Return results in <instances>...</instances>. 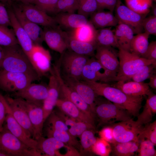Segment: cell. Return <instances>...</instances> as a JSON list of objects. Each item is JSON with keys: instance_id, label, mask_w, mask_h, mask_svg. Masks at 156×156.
<instances>
[{"instance_id": "e0dca14e", "label": "cell", "mask_w": 156, "mask_h": 156, "mask_svg": "<svg viewBox=\"0 0 156 156\" xmlns=\"http://www.w3.org/2000/svg\"><path fill=\"white\" fill-rule=\"evenodd\" d=\"M95 57L104 67L117 74L119 62L118 52L114 48L109 46H97Z\"/></svg>"}, {"instance_id": "6da1fadb", "label": "cell", "mask_w": 156, "mask_h": 156, "mask_svg": "<svg viewBox=\"0 0 156 156\" xmlns=\"http://www.w3.org/2000/svg\"><path fill=\"white\" fill-rule=\"evenodd\" d=\"M81 81L90 86L96 95L103 96L110 102L121 106L132 116L137 117L139 114L143 96L128 95L107 83Z\"/></svg>"}, {"instance_id": "6f0895ef", "label": "cell", "mask_w": 156, "mask_h": 156, "mask_svg": "<svg viewBox=\"0 0 156 156\" xmlns=\"http://www.w3.org/2000/svg\"><path fill=\"white\" fill-rule=\"evenodd\" d=\"M149 81L148 83L149 86L153 88L156 89V73L153 75L149 78Z\"/></svg>"}, {"instance_id": "7c38bea8", "label": "cell", "mask_w": 156, "mask_h": 156, "mask_svg": "<svg viewBox=\"0 0 156 156\" xmlns=\"http://www.w3.org/2000/svg\"><path fill=\"white\" fill-rule=\"evenodd\" d=\"M27 112L32 126L33 138L36 140L43 136V129L44 121L42 106L16 98Z\"/></svg>"}, {"instance_id": "7402d4cb", "label": "cell", "mask_w": 156, "mask_h": 156, "mask_svg": "<svg viewBox=\"0 0 156 156\" xmlns=\"http://www.w3.org/2000/svg\"><path fill=\"white\" fill-rule=\"evenodd\" d=\"M5 121L6 127L14 135L29 147L36 150L37 141L29 136L14 119L10 112L8 104Z\"/></svg>"}, {"instance_id": "4fadbf2b", "label": "cell", "mask_w": 156, "mask_h": 156, "mask_svg": "<svg viewBox=\"0 0 156 156\" xmlns=\"http://www.w3.org/2000/svg\"><path fill=\"white\" fill-rule=\"evenodd\" d=\"M13 1L24 16L33 23L44 27L57 24L54 17L51 16L34 5L20 1Z\"/></svg>"}, {"instance_id": "c3c4849f", "label": "cell", "mask_w": 156, "mask_h": 156, "mask_svg": "<svg viewBox=\"0 0 156 156\" xmlns=\"http://www.w3.org/2000/svg\"><path fill=\"white\" fill-rule=\"evenodd\" d=\"M122 32L125 41V50L130 52V44L134 36L133 31L127 25L118 21L116 26Z\"/></svg>"}, {"instance_id": "484cf974", "label": "cell", "mask_w": 156, "mask_h": 156, "mask_svg": "<svg viewBox=\"0 0 156 156\" xmlns=\"http://www.w3.org/2000/svg\"><path fill=\"white\" fill-rule=\"evenodd\" d=\"M114 86L125 94L132 96L148 95L151 92L148 83L143 82L120 81H117Z\"/></svg>"}, {"instance_id": "d6986e66", "label": "cell", "mask_w": 156, "mask_h": 156, "mask_svg": "<svg viewBox=\"0 0 156 156\" xmlns=\"http://www.w3.org/2000/svg\"><path fill=\"white\" fill-rule=\"evenodd\" d=\"M5 97L14 118L23 128L27 134L33 138L34 131L32 126L25 110L16 98L14 99L9 96Z\"/></svg>"}, {"instance_id": "277c9868", "label": "cell", "mask_w": 156, "mask_h": 156, "mask_svg": "<svg viewBox=\"0 0 156 156\" xmlns=\"http://www.w3.org/2000/svg\"><path fill=\"white\" fill-rule=\"evenodd\" d=\"M0 152L8 156H41L36 150L29 147L3 127L0 132Z\"/></svg>"}, {"instance_id": "52a82bcc", "label": "cell", "mask_w": 156, "mask_h": 156, "mask_svg": "<svg viewBox=\"0 0 156 156\" xmlns=\"http://www.w3.org/2000/svg\"><path fill=\"white\" fill-rule=\"evenodd\" d=\"M53 70L58 81L60 98L70 101L83 112L94 118L95 114L89 105L76 91L64 81L62 76L59 65L58 64L54 66Z\"/></svg>"}, {"instance_id": "e7e4bbea", "label": "cell", "mask_w": 156, "mask_h": 156, "mask_svg": "<svg viewBox=\"0 0 156 156\" xmlns=\"http://www.w3.org/2000/svg\"><path fill=\"white\" fill-rule=\"evenodd\" d=\"M13 0L18 1H21L22 0Z\"/></svg>"}, {"instance_id": "7bdbcfd3", "label": "cell", "mask_w": 156, "mask_h": 156, "mask_svg": "<svg viewBox=\"0 0 156 156\" xmlns=\"http://www.w3.org/2000/svg\"><path fill=\"white\" fill-rule=\"evenodd\" d=\"M156 66L152 64L143 66L133 75L131 79L133 81L143 82L156 73Z\"/></svg>"}, {"instance_id": "8d00e7d4", "label": "cell", "mask_w": 156, "mask_h": 156, "mask_svg": "<svg viewBox=\"0 0 156 156\" xmlns=\"http://www.w3.org/2000/svg\"><path fill=\"white\" fill-rule=\"evenodd\" d=\"M127 6L134 12L147 15L150 12L153 0H125Z\"/></svg>"}, {"instance_id": "91938a15", "label": "cell", "mask_w": 156, "mask_h": 156, "mask_svg": "<svg viewBox=\"0 0 156 156\" xmlns=\"http://www.w3.org/2000/svg\"><path fill=\"white\" fill-rule=\"evenodd\" d=\"M151 12L153 15L156 16V7L155 5H153L151 7Z\"/></svg>"}, {"instance_id": "9a60e30c", "label": "cell", "mask_w": 156, "mask_h": 156, "mask_svg": "<svg viewBox=\"0 0 156 156\" xmlns=\"http://www.w3.org/2000/svg\"><path fill=\"white\" fill-rule=\"evenodd\" d=\"M40 77L51 71V56L41 45L34 44L28 57Z\"/></svg>"}, {"instance_id": "2e32d148", "label": "cell", "mask_w": 156, "mask_h": 156, "mask_svg": "<svg viewBox=\"0 0 156 156\" xmlns=\"http://www.w3.org/2000/svg\"><path fill=\"white\" fill-rule=\"evenodd\" d=\"M47 86L42 84L30 83L25 88L15 92L14 95L26 101L42 106L44 100L47 96Z\"/></svg>"}, {"instance_id": "03108f58", "label": "cell", "mask_w": 156, "mask_h": 156, "mask_svg": "<svg viewBox=\"0 0 156 156\" xmlns=\"http://www.w3.org/2000/svg\"><path fill=\"white\" fill-rule=\"evenodd\" d=\"M153 1L155 2H156V0H153Z\"/></svg>"}, {"instance_id": "ac0fdd59", "label": "cell", "mask_w": 156, "mask_h": 156, "mask_svg": "<svg viewBox=\"0 0 156 156\" xmlns=\"http://www.w3.org/2000/svg\"><path fill=\"white\" fill-rule=\"evenodd\" d=\"M62 77L65 83L76 91L89 105L94 114L96 95L92 88L81 80L65 76Z\"/></svg>"}, {"instance_id": "f35d334b", "label": "cell", "mask_w": 156, "mask_h": 156, "mask_svg": "<svg viewBox=\"0 0 156 156\" xmlns=\"http://www.w3.org/2000/svg\"><path fill=\"white\" fill-rule=\"evenodd\" d=\"M18 44V40L13 30L0 25V46L7 47Z\"/></svg>"}, {"instance_id": "f6af8a7d", "label": "cell", "mask_w": 156, "mask_h": 156, "mask_svg": "<svg viewBox=\"0 0 156 156\" xmlns=\"http://www.w3.org/2000/svg\"><path fill=\"white\" fill-rule=\"evenodd\" d=\"M58 1V0H36L33 4L48 14L56 15Z\"/></svg>"}, {"instance_id": "f1b7e54d", "label": "cell", "mask_w": 156, "mask_h": 156, "mask_svg": "<svg viewBox=\"0 0 156 156\" xmlns=\"http://www.w3.org/2000/svg\"><path fill=\"white\" fill-rule=\"evenodd\" d=\"M147 96L142 112L137 116L136 121L137 123L140 126L150 123L156 113V95L151 91Z\"/></svg>"}, {"instance_id": "30bf717a", "label": "cell", "mask_w": 156, "mask_h": 156, "mask_svg": "<svg viewBox=\"0 0 156 156\" xmlns=\"http://www.w3.org/2000/svg\"><path fill=\"white\" fill-rule=\"evenodd\" d=\"M115 9V16L119 21L129 26L134 34L143 32L142 22L147 15L134 12L123 5L120 0L118 1Z\"/></svg>"}, {"instance_id": "bcb514c9", "label": "cell", "mask_w": 156, "mask_h": 156, "mask_svg": "<svg viewBox=\"0 0 156 156\" xmlns=\"http://www.w3.org/2000/svg\"><path fill=\"white\" fill-rule=\"evenodd\" d=\"M155 146L149 140L143 139L139 141L138 151L139 156H155L156 151Z\"/></svg>"}, {"instance_id": "83f0119b", "label": "cell", "mask_w": 156, "mask_h": 156, "mask_svg": "<svg viewBox=\"0 0 156 156\" xmlns=\"http://www.w3.org/2000/svg\"><path fill=\"white\" fill-rule=\"evenodd\" d=\"M96 30L89 21L86 24L67 32L71 38L82 42L96 43Z\"/></svg>"}, {"instance_id": "ba28073f", "label": "cell", "mask_w": 156, "mask_h": 156, "mask_svg": "<svg viewBox=\"0 0 156 156\" xmlns=\"http://www.w3.org/2000/svg\"><path fill=\"white\" fill-rule=\"evenodd\" d=\"M43 30V40L51 49L62 54L68 48L69 35L59 25L44 27Z\"/></svg>"}, {"instance_id": "11a10c76", "label": "cell", "mask_w": 156, "mask_h": 156, "mask_svg": "<svg viewBox=\"0 0 156 156\" xmlns=\"http://www.w3.org/2000/svg\"><path fill=\"white\" fill-rule=\"evenodd\" d=\"M8 107V103L5 97L0 94V132L3 127Z\"/></svg>"}, {"instance_id": "681fc988", "label": "cell", "mask_w": 156, "mask_h": 156, "mask_svg": "<svg viewBox=\"0 0 156 156\" xmlns=\"http://www.w3.org/2000/svg\"><path fill=\"white\" fill-rule=\"evenodd\" d=\"M145 32L149 35H156V16L152 15L145 17L142 24Z\"/></svg>"}, {"instance_id": "e575fe53", "label": "cell", "mask_w": 156, "mask_h": 156, "mask_svg": "<svg viewBox=\"0 0 156 156\" xmlns=\"http://www.w3.org/2000/svg\"><path fill=\"white\" fill-rule=\"evenodd\" d=\"M45 130L47 137H53L68 145L81 148L80 144L76 138L71 135L68 131L56 130L47 127Z\"/></svg>"}, {"instance_id": "74e56055", "label": "cell", "mask_w": 156, "mask_h": 156, "mask_svg": "<svg viewBox=\"0 0 156 156\" xmlns=\"http://www.w3.org/2000/svg\"><path fill=\"white\" fill-rule=\"evenodd\" d=\"M77 13L87 18L97 10L96 0H77Z\"/></svg>"}, {"instance_id": "db71d44e", "label": "cell", "mask_w": 156, "mask_h": 156, "mask_svg": "<svg viewBox=\"0 0 156 156\" xmlns=\"http://www.w3.org/2000/svg\"><path fill=\"white\" fill-rule=\"evenodd\" d=\"M97 5V10L107 9L113 12L118 0H96Z\"/></svg>"}, {"instance_id": "4316f807", "label": "cell", "mask_w": 156, "mask_h": 156, "mask_svg": "<svg viewBox=\"0 0 156 156\" xmlns=\"http://www.w3.org/2000/svg\"><path fill=\"white\" fill-rule=\"evenodd\" d=\"M111 11L97 10L90 15V22L96 29L116 27L118 21Z\"/></svg>"}, {"instance_id": "680465c9", "label": "cell", "mask_w": 156, "mask_h": 156, "mask_svg": "<svg viewBox=\"0 0 156 156\" xmlns=\"http://www.w3.org/2000/svg\"><path fill=\"white\" fill-rule=\"evenodd\" d=\"M3 48L2 47L0 46V68L1 63L3 60Z\"/></svg>"}, {"instance_id": "ffe728a7", "label": "cell", "mask_w": 156, "mask_h": 156, "mask_svg": "<svg viewBox=\"0 0 156 156\" xmlns=\"http://www.w3.org/2000/svg\"><path fill=\"white\" fill-rule=\"evenodd\" d=\"M6 7L8 8L7 9L11 26L13 28V30L18 43L28 57L34 44L19 22L11 8L9 5Z\"/></svg>"}, {"instance_id": "7a4b0ae2", "label": "cell", "mask_w": 156, "mask_h": 156, "mask_svg": "<svg viewBox=\"0 0 156 156\" xmlns=\"http://www.w3.org/2000/svg\"><path fill=\"white\" fill-rule=\"evenodd\" d=\"M2 47L3 55L0 69L24 74L34 81L40 79L41 77L18 44Z\"/></svg>"}, {"instance_id": "b9f144b4", "label": "cell", "mask_w": 156, "mask_h": 156, "mask_svg": "<svg viewBox=\"0 0 156 156\" xmlns=\"http://www.w3.org/2000/svg\"><path fill=\"white\" fill-rule=\"evenodd\" d=\"M92 152L101 156H109L112 151L110 144L101 138H97L96 141L93 145Z\"/></svg>"}, {"instance_id": "cb8c5ba5", "label": "cell", "mask_w": 156, "mask_h": 156, "mask_svg": "<svg viewBox=\"0 0 156 156\" xmlns=\"http://www.w3.org/2000/svg\"><path fill=\"white\" fill-rule=\"evenodd\" d=\"M57 24L63 30L69 31L87 23V18L75 13L60 12L54 17Z\"/></svg>"}, {"instance_id": "ee69618b", "label": "cell", "mask_w": 156, "mask_h": 156, "mask_svg": "<svg viewBox=\"0 0 156 156\" xmlns=\"http://www.w3.org/2000/svg\"><path fill=\"white\" fill-rule=\"evenodd\" d=\"M47 118L46 127L56 130L68 131V126L54 112L52 111Z\"/></svg>"}, {"instance_id": "d6a6232c", "label": "cell", "mask_w": 156, "mask_h": 156, "mask_svg": "<svg viewBox=\"0 0 156 156\" xmlns=\"http://www.w3.org/2000/svg\"><path fill=\"white\" fill-rule=\"evenodd\" d=\"M97 45L96 43L85 42L69 37L68 48L76 53L88 56L94 54Z\"/></svg>"}, {"instance_id": "5b68a950", "label": "cell", "mask_w": 156, "mask_h": 156, "mask_svg": "<svg viewBox=\"0 0 156 156\" xmlns=\"http://www.w3.org/2000/svg\"><path fill=\"white\" fill-rule=\"evenodd\" d=\"M94 114L102 125H112L116 121L132 119V115L127 110L107 100L97 105L95 104Z\"/></svg>"}, {"instance_id": "f5cc1de1", "label": "cell", "mask_w": 156, "mask_h": 156, "mask_svg": "<svg viewBox=\"0 0 156 156\" xmlns=\"http://www.w3.org/2000/svg\"><path fill=\"white\" fill-rule=\"evenodd\" d=\"M142 57L151 61L153 62L154 64L156 66V41H152L149 43L146 51Z\"/></svg>"}, {"instance_id": "8fae6325", "label": "cell", "mask_w": 156, "mask_h": 156, "mask_svg": "<svg viewBox=\"0 0 156 156\" xmlns=\"http://www.w3.org/2000/svg\"><path fill=\"white\" fill-rule=\"evenodd\" d=\"M112 125L114 137L117 142L134 141L139 142L138 136L143 127L138 125L132 118Z\"/></svg>"}, {"instance_id": "9f6ffc18", "label": "cell", "mask_w": 156, "mask_h": 156, "mask_svg": "<svg viewBox=\"0 0 156 156\" xmlns=\"http://www.w3.org/2000/svg\"><path fill=\"white\" fill-rule=\"evenodd\" d=\"M0 25L7 27L11 26L7 9L5 5L0 1Z\"/></svg>"}, {"instance_id": "44dd1931", "label": "cell", "mask_w": 156, "mask_h": 156, "mask_svg": "<svg viewBox=\"0 0 156 156\" xmlns=\"http://www.w3.org/2000/svg\"><path fill=\"white\" fill-rule=\"evenodd\" d=\"M49 78L47 86L48 93L47 97L44 100L42 109L44 121L47 119L56 106L59 96V85L57 78L53 70Z\"/></svg>"}, {"instance_id": "603a6c76", "label": "cell", "mask_w": 156, "mask_h": 156, "mask_svg": "<svg viewBox=\"0 0 156 156\" xmlns=\"http://www.w3.org/2000/svg\"><path fill=\"white\" fill-rule=\"evenodd\" d=\"M56 106L62 113L70 118L77 121L88 123L95 126L94 118L83 112L70 101L59 98Z\"/></svg>"}, {"instance_id": "d4e9b609", "label": "cell", "mask_w": 156, "mask_h": 156, "mask_svg": "<svg viewBox=\"0 0 156 156\" xmlns=\"http://www.w3.org/2000/svg\"><path fill=\"white\" fill-rule=\"evenodd\" d=\"M36 141V150L41 153L42 156V154L45 156L60 155V154L58 152L59 149L63 147L69 149L73 147L53 137L45 138L42 136Z\"/></svg>"}, {"instance_id": "94428289", "label": "cell", "mask_w": 156, "mask_h": 156, "mask_svg": "<svg viewBox=\"0 0 156 156\" xmlns=\"http://www.w3.org/2000/svg\"><path fill=\"white\" fill-rule=\"evenodd\" d=\"M36 0H22L21 1H20L22 2L33 4L35 1Z\"/></svg>"}, {"instance_id": "60d3db41", "label": "cell", "mask_w": 156, "mask_h": 156, "mask_svg": "<svg viewBox=\"0 0 156 156\" xmlns=\"http://www.w3.org/2000/svg\"><path fill=\"white\" fill-rule=\"evenodd\" d=\"M138 138L139 142L141 140L147 139L156 146V121L145 125L139 134Z\"/></svg>"}, {"instance_id": "3957f363", "label": "cell", "mask_w": 156, "mask_h": 156, "mask_svg": "<svg viewBox=\"0 0 156 156\" xmlns=\"http://www.w3.org/2000/svg\"><path fill=\"white\" fill-rule=\"evenodd\" d=\"M118 49L119 67L115 81L125 82L131 79L133 75L143 66L152 64L154 65L150 60L120 47Z\"/></svg>"}, {"instance_id": "f546056e", "label": "cell", "mask_w": 156, "mask_h": 156, "mask_svg": "<svg viewBox=\"0 0 156 156\" xmlns=\"http://www.w3.org/2000/svg\"><path fill=\"white\" fill-rule=\"evenodd\" d=\"M63 120L66 125L69 126L68 131L75 137H80L82 133L85 130L89 129L95 130V126L88 123L77 121L62 112L56 113Z\"/></svg>"}, {"instance_id": "5bb4252c", "label": "cell", "mask_w": 156, "mask_h": 156, "mask_svg": "<svg viewBox=\"0 0 156 156\" xmlns=\"http://www.w3.org/2000/svg\"><path fill=\"white\" fill-rule=\"evenodd\" d=\"M8 5L12 9L19 22L31 39L34 44L41 45L44 41L43 29L40 25L28 19L13 1L10 0Z\"/></svg>"}, {"instance_id": "7dc6e473", "label": "cell", "mask_w": 156, "mask_h": 156, "mask_svg": "<svg viewBox=\"0 0 156 156\" xmlns=\"http://www.w3.org/2000/svg\"><path fill=\"white\" fill-rule=\"evenodd\" d=\"M77 8V0H58L57 14L60 12L75 13Z\"/></svg>"}, {"instance_id": "ab89813d", "label": "cell", "mask_w": 156, "mask_h": 156, "mask_svg": "<svg viewBox=\"0 0 156 156\" xmlns=\"http://www.w3.org/2000/svg\"><path fill=\"white\" fill-rule=\"evenodd\" d=\"M95 130L93 129L86 130L80 137L81 147L86 151L92 152V148L97 139L95 135Z\"/></svg>"}, {"instance_id": "6125c7cd", "label": "cell", "mask_w": 156, "mask_h": 156, "mask_svg": "<svg viewBox=\"0 0 156 156\" xmlns=\"http://www.w3.org/2000/svg\"><path fill=\"white\" fill-rule=\"evenodd\" d=\"M10 0H0V1L6 6Z\"/></svg>"}, {"instance_id": "f907efd6", "label": "cell", "mask_w": 156, "mask_h": 156, "mask_svg": "<svg viewBox=\"0 0 156 156\" xmlns=\"http://www.w3.org/2000/svg\"><path fill=\"white\" fill-rule=\"evenodd\" d=\"M81 79L84 81L98 82V79L94 70L88 62L83 69Z\"/></svg>"}, {"instance_id": "4dcf8cb0", "label": "cell", "mask_w": 156, "mask_h": 156, "mask_svg": "<svg viewBox=\"0 0 156 156\" xmlns=\"http://www.w3.org/2000/svg\"><path fill=\"white\" fill-rule=\"evenodd\" d=\"M95 42L97 46L119 47L114 32L107 27L97 29Z\"/></svg>"}, {"instance_id": "836d02e7", "label": "cell", "mask_w": 156, "mask_h": 156, "mask_svg": "<svg viewBox=\"0 0 156 156\" xmlns=\"http://www.w3.org/2000/svg\"><path fill=\"white\" fill-rule=\"evenodd\" d=\"M88 62L94 70L98 81L107 83L114 81L117 74L107 69L96 59L90 58Z\"/></svg>"}, {"instance_id": "816d5d0a", "label": "cell", "mask_w": 156, "mask_h": 156, "mask_svg": "<svg viewBox=\"0 0 156 156\" xmlns=\"http://www.w3.org/2000/svg\"><path fill=\"white\" fill-rule=\"evenodd\" d=\"M100 138L105 140L111 144L116 142L114 137L112 126L105 127L99 132Z\"/></svg>"}, {"instance_id": "9c48e42d", "label": "cell", "mask_w": 156, "mask_h": 156, "mask_svg": "<svg viewBox=\"0 0 156 156\" xmlns=\"http://www.w3.org/2000/svg\"><path fill=\"white\" fill-rule=\"evenodd\" d=\"M24 74L0 69V88L14 93L21 90L34 81Z\"/></svg>"}, {"instance_id": "1f68e13d", "label": "cell", "mask_w": 156, "mask_h": 156, "mask_svg": "<svg viewBox=\"0 0 156 156\" xmlns=\"http://www.w3.org/2000/svg\"><path fill=\"white\" fill-rule=\"evenodd\" d=\"M112 154L116 156H131L137 151L139 142L130 141L123 142H116L111 144Z\"/></svg>"}, {"instance_id": "d590c367", "label": "cell", "mask_w": 156, "mask_h": 156, "mask_svg": "<svg viewBox=\"0 0 156 156\" xmlns=\"http://www.w3.org/2000/svg\"><path fill=\"white\" fill-rule=\"evenodd\" d=\"M149 36L144 32L134 36L130 44V52L142 57L148 47Z\"/></svg>"}, {"instance_id": "8992f818", "label": "cell", "mask_w": 156, "mask_h": 156, "mask_svg": "<svg viewBox=\"0 0 156 156\" xmlns=\"http://www.w3.org/2000/svg\"><path fill=\"white\" fill-rule=\"evenodd\" d=\"M90 58L89 56L76 53L70 50L62 54L60 61V70L63 76L81 80L82 71Z\"/></svg>"}, {"instance_id": "be15d7a7", "label": "cell", "mask_w": 156, "mask_h": 156, "mask_svg": "<svg viewBox=\"0 0 156 156\" xmlns=\"http://www.w3.org/2000/svg\"><path fill=\"white\" fill-rule=\"evenodd\" d=\"M0 156H8V155L3 153L0 152Z\"/></svg>"}]
</instances>
